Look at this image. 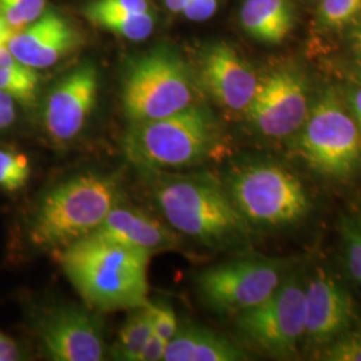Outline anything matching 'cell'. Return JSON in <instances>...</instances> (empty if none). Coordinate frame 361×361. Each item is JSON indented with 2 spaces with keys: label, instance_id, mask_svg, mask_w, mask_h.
<instances>
[{
  "label": "cell",
  "instance_id": "cell-1",
  "mask_svg": "<svg viewBox=\"0 0 361 361\" xmlns=\"http://www.w3.org/2000/svg\"><path fill=\"white\" fill-rule=\"evenodd\" d=\"M56 253L68 281L90 310H131L149 304L150 253L92 235Z\"/></svg>",
  "mask_w": 361,
  "mask_h": 361
},
{
  "label": "cell",
  "instance_id": "cell-2",
  "mask_svg": "<svg viewBox=\"0 0 361 361\" xmlns=\"http://www.w3.org/2000/svg\"><path fill=\"white\" fill-rule=\"evenodd\" d=\"M153 173L161 174L152 183L157 207L176 232L217 247L245 240L249 222L219 182Z\"/></svg>",
  "mask_w": 361,
  "mask_h": 361
},
{
  "label": "cell",
  "instance_id": "cell-3",
  "mask_svg": "<svg viewBox=\"0 0 361 361\" xmlns=\"http://www.w3.org/2000/svg\"><path fill=\"white\" fill-rule=\"evenodd\" d=\"M119 201V182L114 176H74L40 200L31 222V240L37 246L59 252L94 232Z\"/></svg>",
  "mask_w": 361,
  "mask_h": 361
},
{
  "label": "cell",
  "instance_id": "cell-4",
  "mask_svg": "<svg viewBox=\"0 0 361 361\" xmlns=\"http://www.w3.org/2000/svg\"><path fill=\"white\" fill-rule=\"evenodd\" d=\"M217 143L219 129L213 116L193 104L173 116L133 123L123 150L133 164L153 173L200 165Z\"/></svg>",
  "mask_w": 361,
  "mask_h": 361
},
{
  "label": "cell",
  "instance_id": "cell-5",
  "mask_svg": "<svg viewBox=\"0 0 361 361\" xmlns=\"http://www.w3.org/2000/svg\"><path fill=\"white\" fill-rule=\"evenodd\" d=\"M226 190L249 224L280 228L308 216L310 201L304 185L286 169L250 162L233 169Z\"/></svg>",
  "mask_w": 361,
  "mask_h": 361
},
{
  "label": "cell",
  "instance_id": "cell-6",
  "mask_svg": "<svg viewBox=\"0 0 361 361\" xmlns=\"http://www.w3.org/2000/svg\"><path fill=\"white\" fill-rule=\"evenodd\" d=\"M190 68L169 50H153L128 67L122 83L123 111L133 123L173 116L194 104Z\"/></svg>",
  "mask_w": 361,
  "mask_h": 361
},
{
  "label": "cell",
  "instance_id": "cell-7",
  "mask_svg": "<svg viewBox=\"0 0 361 361\" xmlns=\"http://www.w3.org/2000/svg\"><path fill=\"white\" fill-rule=\"evenodd\" d=\"M301 129L297 153L314 173L341 180L360 166V129L335 91L324 92Z\"/></svg>",
  "mask_w": 361,
  "mask_h": 361
},
{
  "label": "cell",
  "instance_id": "cell-8",
  "mask_svg": "<svg viewBox=\"0 0 361 361\" xmlns=\"http://www.w3.org/2000/svg\"><path fill=\"white\" fill-rule=\"evenodd\" d=\"M284 269L274 258H238L201 271L197 286L210 310L237 316L271 297L284 281Z\"/></svg>",
  "mask_w": 361,
  "mask_h": 361
},
{
  "label": "cell",
  "instance_id": "cell-9",
  "mask_svg": "<svg viewBox=\"0 0 361 361\" xmlns=\"http://www.w3.org/2000/svg\"><path fill=\"white\" fill-rule=\"evenodd\" d=\"M304 288L292 276L264 302L237 314L240 335L271 357H296L304 340Z\"/></svg>",
  "mask_w": 361,
  "mask_h": 361
},
{
  "label": "cell",
  "instance_id": "cell-10",
  "mask_svg": "<svg viewBox=\"0 0 361 361\" xmlns=\"http://www.w3.org/2000/svg\"><path fill=\"white\" fill-rule=\"evenodd\" d=\"M37 334L44 355L54 361H99L104 357V325L91 310L58 305L43 310Z\"/></svg>",
  "mask_w": 361,
  "mask_h": 361
},
{
  "label": "cell",
  "instance_id": "cell-11",
  "mask_svg": "<svg viewBox=\"0 0 361 361\" xmlns=\"http://www.w3.org/2000/svg\"><path fill=\"white\" fill-rule=\"evenodd\" d=\"M252 125L265 137L285 138L296 133L310 114L304 78L281 68L259 80L256 95L245 111Z\"/></svg>",
  "mask_w": 361,
  "mask_h": 361
},
{
  "label": "cell",
  "instance_id": "cell-12",
  "mask_svg": "<svg viewBox=\"0 0 361 361\" xmlns=\"http://www.w3.org/2000/svg\"><path fill=\"white\" fill-rule=\"evenodd\" d=\"M356 305L348 290L319 268L304 288V345L323 350L353 326Z\"/></svg>",
  "mask_w": 361,
  "mask_h": 361
},
{
  "label": "cell",
  "instance_id": "cell-13",
  "mask_svg": "<svg viewBox=\"0 0 361 361\" xmlns=\"http://www.w3.org/2000/svg\"><path fill=\"white\" fill-rule=\"evenodd\" d=\"M99 87L98 71L91 63L78 66L52 89L44 106V126L55 142H67L83 130Z\"/></svg>",
  "mask_w": 361,
  "mask_h": 361
},
{
  "label": "cell",
  "instance_id": "cell-14",
  "mask_svg": "<svg viewBox=\"0 0 361 361\" xmlns=\"http://www.w3.org/2000/svg\"><path fill=\"white\" fill-rule=\"evenodd\" d=\"M200 75L210 95L233 111L247 110L259 83L252 66L225 42L213 43L202 51Z\"/></svg>",
  "mask_w": 361,
  "mask_h": 361
},
{
  "label": "cell",
  "instance_id": "cell-15",
  "mask_svg": "<svg viewBox=\"0 0 361 361\" xmlns=\"http://www.w3.org/2000/svg\"><path fill=\"white\" fill-rule=\"evenodd\" d=\"M89 235L142 250L152 256L176 249L180 244V233L169 224H164L142 209L125 205L122 201L116 202L102 224Z\"/></svg>",
  "mask_w": 361,
  "mask_h": 361
},
{
  "label": "cell",
  "instance_id": "cell-16",
  "mask_svg": "<svg viewBox=\"0 0 361 361\" xmlns=\"http://www.w3.org/2000/svg\"><path fill=\"white\" fill-rule=\"evenodd\" d=\"M78 43L77 31L65 18L49 13L15 32L7 47L18 61L40 70L58 63Z\"/></svg>",
  "mask_w": 361,
  "mask_h": 361
},
{
  "label": "cell",
  "instance_id": "cell-17",
  "mask_svg": "<svg viewBox=\"0 0 361 361\" xmlns=\"http://www.w3.org/2000/svg\"><path fill=\"white\" fill-rule=\"evenodd\" d=\"M165 361L247 360L245 352L205 326L183 322L168 343Z\"/></svg>",
  "mask_w": 361,
  "mask_h": 361
},
{
  "label": "cell",
  "instance_id": "cell-18",
  "mask_svg": "<svg viewBox=\"0 0 361 361\" xmlns=\"http://www.w3.org/2000/svg\"><path fill=\"white\" fill-rule=\"evenodd\" d=\"M240 20L250 38L265 44H279L293 28L295 6L292 0H245Z\"/></svg>",
  "mask_w": 361,
  "mask_h": 361
},
{
  "label": "cell",
  "instance_id": "cell-19",
  "mask_svg": "<svg viewBox=\"0 0 361 361\" xmlns=\"http://www.w3.org/2000/svg\"><path fill=\"white\" fill-rule=\"evenodd\" d=\"M39 87L35 68L28 67L13 56L7 46H0V90L20 104H34Z\"/></svg>",
  "mask_w": 361,
  "mask_h": 361
},
{
  "label": "cell",
  "instance_id": "cell-20",
  "mask_svg": "<svg viewBox=\"0 0 361 361\" xmlns=\"http://www.w3.org/2000/svg\"><path fill=\"white\" fill-rule=\"evenodd\" d=\"M153 334V310L150 302L130 312L122 325L116 345L114 357L118 360L140 361L143 348Z\"/></svg>",
  "mask_w": 361,
  "mask_h": 361
},
{
  "label": "cell",
  "instance_id": "cell-21",
  "mask_svg": "<svg viewBox=\"0 0 361 361\" xmlns=\"http://www.w3.org/2000/svg\"><path fill=\"white\" fill-rule=\"evenodd\" d=\"M85 16L92 25L130 40L149 38L154 28V18L150 13H113L85 8Z\"/></svg>",
  "mask_w": 361,
  "mask_h": 361
},
{
  "label": "cell",
  "instance_id": "cell-22",
  "mask_svg": "<svg viewBox=\"0 0 361 361\" xmlns=\"http://www.w3.org/2000/svg\"><path fill=\"white\" fill-rule=\"evenodd\" d=\"M31 177L27 155L0 149V190L15 193L22 190Z\"/></svg>",
  "mask_w": 361,
  "mask_h": 361
},
{
  "label": "cell",
  "instance_id": "cell-23",
  "mask_svg": "<svg viewBox=\"0 0 361 361\" xmlns=\"http://www.w3.org/2000/svg\"><path fill=\"white\" fill-rule=\"evenodd\" d=\"M46 0H0V15L18 32L43 15Z\"/></svg>",
  "mask_w": 361,
  "mask_h": 361
},
{
  "label": "cell",
  "instance_id": "cell-24",
  "mask_svg": "<svg viewBox=\"0 0 361 361\" xmlns=\"http://www.w3.org/2000/svg\"><path fill=\"white\" fill-rule=\"evenodd\" d=\"M361 13V0H322L319 23L328 30L347 26Z\"/></svg>",
  "mask_w": 361,
  "mask_h": 361
},
{
  "label": "cell",
  "instance_id": "cell-25",
  "mask_svg": "<svg viewBox=\"0 0 361 361\" xmlns=\"http://www.w3.org/2000/svg\"><path fill=\"white\" fill-rule=\"evenodd\" d=\"M341 231L347 271L361 288V219H345Z\"/></svg>",
  "mask_w": 361,
  "mask_h": 361
},
{
  "label": "cell",
  "instance_id": "cell-26",
  "mask_svg": "<svg viewBox=\"0 0 361 361\" xmlns=\"http://www.w3.org/2000/svg\"><path fill=\"white\" fill-rule=\"evenodd\" d=\"M322 360L361 361V326L349 328L322 350Z\"/></svg>",
  "mask_w": 361,
  "mask_h": 361
},
{
  "label": "cell",
  "instance_id": "cell-27",
  "mask_svg": "<svg viewBox=\"0 0 361 361\" xmlns=\"http://www.w3.org/2000/svg\"><path fill=\"white\" fill-rule=\"evenodd\" d=\"M153 310V332L155 335L162 337L164 340L170 341L178 329V319L174 310L169 304H152Z\"/></svg>",
  "mask_w": 361,
  "mask_h": 361
},
{
  "label": "cell",
  "instance_id": "cell-28",
  "mask_svg": "<svg viewBox=\"0 0 361 361\" xmlns=\"http://www.w3.org/2000/svg\"><path fill=\"white\" fill-rule=\"evenodd\" d=\"M86 10L113 13H149L147 0H94Z\"/></svg>",
  "mask_w": 361,
  "mask_h": 361
},
{
  "label": "cell",
  "instance_id": "cell-29",
  "mask_svg": "<svg viewBox=\"0 0 361 361\" xmlns=\"http://www.w3.org/2000/svg\"><path fill=\"white\" fill-rule=\"evenodd\" d=\"M219 7V0H189L182 13L192 22H205Z\"/></svg>",
  "mask_w": 361,
  "mask_h": 361
},
{
  "label": "cell",
  "instance_id": "cell-30",
  "mask_svg": "<svg viewBox=\"0 0 361 361\" xmlns=\"http://www.w3.org/2000/svg\"><path fill=\"white\" fill-rule=\"evenodd\" d=\"M169 341L164 340L162 337L155 335L154 332L149 337L146 345L142 350L141 355V360L140 361H161L164 360L166 347H168Z\"/></svg>",
  "mask_w": 361,
  "mask_h": 361
},
{
  "label": "cell",
  "instance_id": "cell-31",
  "mask_svg": "<svg viewBox=\"0 0 361 361\" xmlns=\"http://www.w3.org/2000/svg\"><path fill=\"white\" fill-rule=\"evenodd\" d=\"M15 104L13 98L7 92L0 90V130L8 128L15 121Z\"/></svg>",
  "mask_w": 361,
  "mask_h": 361
},
{
  "label": "cell",
  "instance_id": "cell-32",
  "mask_svg": "<svg viewBox=\"0 0 361 361\" xmlns=\"http://www.w3.org/2000/svg\"><path fill=\"white\" fill-rule=\"evenodd\" d=\"M22 359L19 345L8 336L0 332V361H15Z\"/></svg>",
  "mask_w": 361,
  "mask_h": 361
},
{
  "label": "cell",
  "instance_id": "cell-33",
  "mask_svg": "<svg viewBox=\"0 0 361 361\" xmlns=\"http://www.w3.org/2000/svg\"><path fill=\"white\" fill-rule=\"evenodd\" d=\"M349 102L352 106L355 121L361 131V89H357L352 92V95L349 97Z\"/></svg>",
  "mask_w": 361,
  "mask_h": 361
},
{
  "label": "cell",
  "instance_id": "cell-34",
  "mask_svg": "<svg viewBox=\"0 0 361 361\" xmlns=\"http://www.w3.org/2000/svg\"><path fill=\"white\" fill-rule=\"evenodd\" d=\"M15 32L16 31L13 30V27L10 26L4 20V18L0 15V46H7L8 40L11 39Z\"/></svg>",
  "mask_w": 361,
  "mask_h": 361
},
{
  "label": "cell",
  "instance_id": "cell-35",
  "mask_svg": "<svg viewBox=\"0 0 361 361\" xmlns=\"http://www.w3.org/2000/svg\"><path fill=\"white\" fill-rule=\"evenodd\" d=\"M189 0H165V4L171 13H182L185 7L188 6Z\"/></svg>",
  "mask_w": 361,
  "mask_h": 361
},
{
  "label": "cell",
  "instance_id": "cell-36",
  "mask_svg": "<svg viewBox=\"0 0 361 361\" xmlns=\"http://www.w3.org/2000/svg\"><path fill=\"white\" fill-rule=\"evenodd\" d=\"M353 39H355V46H356L357 51L361 54V26L360 28L356 31V34L353 35Z\"/></svg>",
  "mask_w": 361,
  "mask_h": 361
}]
</instances>
